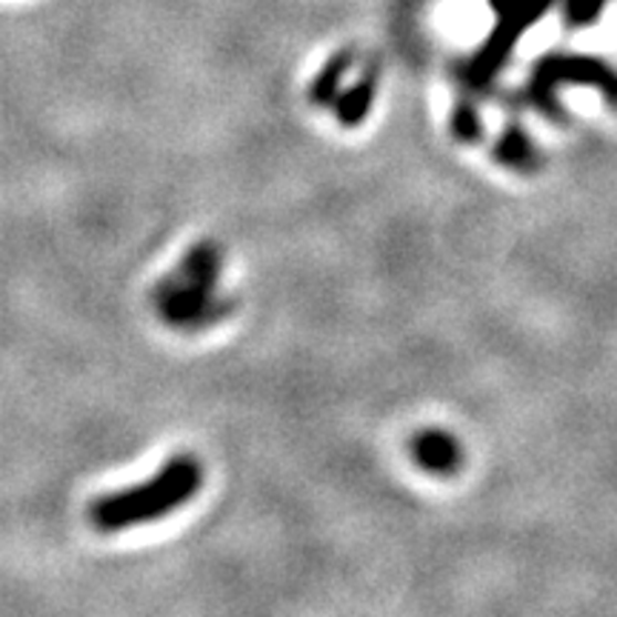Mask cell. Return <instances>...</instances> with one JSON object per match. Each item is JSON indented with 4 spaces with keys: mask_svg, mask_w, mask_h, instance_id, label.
Instances as JSON below:
<instances>
[{
    "mask_svg": "<svg viewBox=\"0 0 617 617\" xmlns=\"http://www.w3.org/2000/svg\"><path fill=\"white\" fill-rule=\"evenodd\" d=\"M203 487V467L195 454H175L160 472L151 474L140 487L121 489L92 501L90 523L109 535L132 526L160 521L166 514L178 512Z\"/></svg>",
    "mask_w": 617,
    "mask_h": 617,
    "instance_id": "6da1fadb",
    "label": "cell"
},
{
    "mask_svg": "<svg viewBox=\"0 0 617 617\" xmlns=\"http://www.w3.org/2000/svg\"><path fill=\"white\" fill-rule=\"evenodd\" d=\"M572 83V86H592L604 95L609 106H617V69L611 63L592 55H546L535 63L532 77H529L523 97L532 109L552 124H566V109H563L557 86Z\"/></svg>",
    "mask_w": 617,
    "mask_h": 617,
    "instance_id": "7a4b0ae2",
    "label": "cell"
},
{
    "mask_svg": "<svg viewBox=\"0 0 617 617\" xmlns=\"http://www.w3.org/2000/svg\"><path fill=\"white\" fill-rule=\"evenodd\" d=\"M555 3L557 0H517L512 9L498 14V23H494V29L489 32L487 41H483V46L478 49V55L469 61L467 75H463L469 95L487 90L489 83L498 77L503 63L512 57L514 46H517V41L523 38V32H529V29L535 27Z\"/></svg>",
    "mask_w": 617,
    "mask_h": 617,
    "instance_id": "3957f363",
    "label": "cell"
},
{
    "mask_svg": "<svg viewBox=\"0 0 617 617\" xmlns=\"http://www.w3.org/2000/svg\"><path fill=\"white\" fill-rule=\"evenodd\" d=\"M151 306L166 326L178 332H198L215 326L232 312V303L218 295V289H200L184 281L178 272L160 278L151 289Z\"/></svg>",
    "mask_w": 617,
    "mask_h": 617,
    "instance_id": "277c9868",
    "label": "cell"
},
{
    "mask_svg": "<svg viewBox=\"0 0 617 617\" xmlns=\"http://www.w3.org/2000/svg\"><path fill=\"white\" fill-rule=\"evenodd\" d=\"M411 460L418 463L423 472L429 474H454L463 467V446L454 435H449L446 429H423L415 435L409 446Z\"/></svg>",
    "mask_w": 617,
    "mask_h": 617,
    "instance_id": "5b68a950",
    "label": "cell"
},
{
    "mask_svg": "<svg viewBox=\"0 0 617 617\" xmlns=\"http://www.w3.org/2000/svg\"><path fill=\"white\" fill-rule=\"evenodd\" d=\"M494 160L512 171L521 175H532L543 166V155L537 149V144L529 137V132L523 126L512 124L498 135L494 140Z\"/></svg>",
    "mask_w": 617,
    "mask_h": 617,
    "instance_id": "8992f818",
    "label": "cell"
},
{
    "mask_svg": "<svg viewBox=\"0 0 617 617\" xmlns=\"http://www.w3.org/2000/svg\"><path fill=\"white\" fill-rule=\"evenodd\" d=\"M352 63H355V52H352V49L330 57V63H326V66L317 72L315 81H312L308 101L315 103V106H332V103L337 101V95L343 92V77L349 75Z\"/></svg>",
    "mask_w": 617,
    "mask_h": 617,
    "instance_id": "52a82bcc",
    "label": "cell"
},
{
    "mask_svg": "<svg viewBox=\"0 0 617 617\" xmlns=\"http://www.w3.org/2000/svg\"><path fill=\"white\" fill-rule=\"evenodd\" d=\"M375 92H377V75L369 72L360 81L352 86L349 92H341L337 95V121L343 126H360L369 115L372 103H375Z\"/></svg>",
    "mask_w": 617,
    "mask_h": 617,
    "instance_id": "ba28073f",
    "label": "cell"
},
{
    "mask_svg": "<svg viewBox=\"0 0 617 617\" xmlns=\"http://www.w3.org/2000/svg\"><path fill=\"white\" fill-rule=\"evenodd\" d=\"M452 132L460 144H478V140H483V121H480V112L472 97H469V92L454 101Z\"/></svg>",
    "mask_w": 617,
    "mask_h": 617,
    "instance_id": "9c48e42d",
    "label": "cell"
},
{
    "mask_svg": "<svg viewBox=\"0 0 617 617\" xmlns=\"http://www.w3.org/2000/svg\"><path fill=\"white\" fill-rule=\"evenodd\" d=\"M606 3L609 0H563V21H566V27L575 29L589 27L604 14Z\"/></svg>",
    "mask_w": 617,
    "mask_h": 617,
    "instance_id": "30bf717a",
    "label": "cell"
},
{
    "mask_svg": "<svg viewBox=\"0 0 617 617\" xmlns=\"http://www.w3.org/2000/svg\"><path fill=\"white\" fill-rule=\"evenodd\" d=\"M514 3H517V0H489V7H492L494 14L506 12V9H512Z\"/></svg>",
    "mask_w": 617,
    "mask_h": 617,
    "instance_id": "8fae6325",
    "label": "cell"
}]
</instances>
